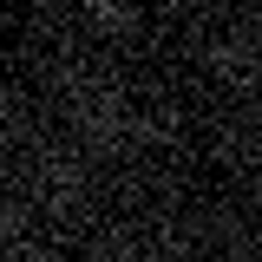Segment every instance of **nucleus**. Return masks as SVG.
<instances>
[{
  "instance_id": "obj_1",
  "label": "nucleus",
  "mask_w": 262,
  "mask_h": 262,
  "mask_svg": "<svg viewBox=\"0 0 262 262\" xmlns=\"http://www.w3.org/2000/svg\"><path fill=\"white\" fill-rule=\"evenodd\" d=\"M79 13H85V27H98V33H125L131 20H138V7L144 0H72Z\"/></svg>"
}]
</instances>
